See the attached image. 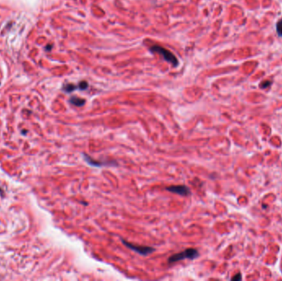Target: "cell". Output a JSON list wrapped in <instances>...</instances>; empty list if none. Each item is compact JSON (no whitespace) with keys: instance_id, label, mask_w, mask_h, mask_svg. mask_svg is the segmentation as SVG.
<instances>
[{"instance_id":"cell-9","label":"cell","mask_w":282,"mask_h":281,"mask_svg":"<svg viewBox=\"0 0 282 281\" xmlns=\"http://www.w3.org/2000/svg\"><path fill=\"white\" fill-rule=\"evenodd\" d=\"M88 87V83H87L86 81H82L79 83L78 88H79L80 90H86L87 88Z\"/></svg>"},{"instance_id":"cell-11","label":"cell","mask_w":282,"mask_h":281,"mask_svg":"<svg viewBox=\"0 0 282 281\" xmlns=\"http://www.w3.org/2000/svg\"><path fill=\"white\" fill-rule=\"evenodd\" d=\"M242 279V276H241V275L240 274H238L237 276H235L234 277H233L232 278V280H240Z\"/></svg>"},{"instance_id":"cell-7","label":"cell","mask_w":282,"mask_h":281,"mask_svg":"<svg viewBox=\"0 0 282 281\" xmlns=\"http://www.w3.org/2000/svg\"><path fill=\"white\" fill-rule=\"evenodd\" d=\"M77 87H78L75 86L74 84H72V83H68V84H66V85H64V86L63 90L65 92H68V93H69V92H74V91Z\"/></svg>"},{"instance_id":"cell-10","label":"cell","mask_w":282,"mask_h":281,"mask_svg":"<svg viewBox=\"0 0 282 281\" xmlns=\"http://www.w3.org/2000/svg\"><path fill=\"white\" fill-rule=\"evenodd\" d=\"M271 83H272V82L271 81H268V80H266V81H264V82H262L261 84H260V87L261 88H266V87H270L271 85Z\"/></svg>"},{"instance_id":"cell-6","label":"cell","mask_w":282,"mask_h":281,"mask_svg":"<svg viewBox=\"0 0 282 281\" xmlns=\"http://www.w3.org/2000/svg\"><path fill=\"white\" fill-rule=\"evenodd\" d=\"M69 102L76 106H83L85 104L86 101L83 98H78V97H72L69 99Z\"/></svg>"},{"instance_id":"cell-5","label":"cell","mask_w":282,"mask_h":281,"mask_svg":"<svg viewBox=\"0 0 282 281\" xmlns=\"http://www.w3.org/2000/svg\"><path fill=\"white\" fill-rule=\"evenodd\" d=\"M83 158L84 160L86 161L87 163L89 164L90 166H96V167H101V166H115L116 165L115 162H102V161H97L94 160L93 158H92L89 155L85 154L83 153Z\"/></svg>"},{"instance_id":"cell-2","label":"cell","mask_w":282,"mask_h":281,"mask_svg":"<svg viewBox=\"0 0 282 281\" xmlns=\"http://www.w3.org/2000/svg\"><path fill=\"white\" fill-rule=\"evenodd\" d=\"M150 50L152 53H157V54H159L160 55L163 56V58L164 59V60L167 61L168 63H170L174 67H177L178 66L179 64V61L178 59V58L176 57L174 55H173L172 52H170L168 50L163 48V46H153L150 47Z\"/></svg>"},{"instance_id":"cell-3","label":"cell","mask_w":282,"mask_h":281,"mask_svg":"<svg viewBox=\"0 0 282 281\" xmlns=\"http://www.w3.org/2000/svg\"><path fill=\"white\" fill-rule=\"evenodd\" d=\"M121 241L123 242V244L127 247L129 249L132 250L134 252H135L136 253H138L139 255H142V256H147V255H150L151 253H153L155 249L154 247H146V246H140V245H135V244H133V243H130L129 241H126L124 239H121Z\"/></svg>"},{"instance_id":"cell-1","label":"cell","mask_w":282,"mask_h":281,"mask_svg":"<svg viewBox=\"0 0 282 281\" xmlns=\"http://www.w3.org/2000/svg\"><path fill=\"white\" fill-rule=\"evenodd\" d=\"M199 256H200V253L198 252V250H196L195 248H188V249L184 250L182 252L176 253V254L172 255L168 258V263L169 264H173V263H175V262L182 261L184 259L193 260V259H196L197 257H199Z\"/></svg>"},{"instance_id":"cell-8","label":"cell","mask_w":282,"mask_h":281,"mask_svg":"<svg viewBox=\"0 0 282 281\" xmlns=\"http://www.w3.org/2000/svg\"><path fill=\"white\" fill-rule=\"evenodd\" d=\"M277 32L279 36L282 37V17L277 23Z\"/></svg>"},{"instance_id":"cell-4","label":"cell","mask_w":282,"mask_h":281,"mask_svg":"<svg viewBox=\"0 0 282 281\" xmlns=\"http://www.w3.org/2000/svg\"><path fill=\"white\" fill-rule=\"evenodd\" d=\"M167 191L172 192L177 195L182 196H187L191 195V190L189 187L184 185H176V186H170L166 188Z\"/></svg>"}]
</instances>
